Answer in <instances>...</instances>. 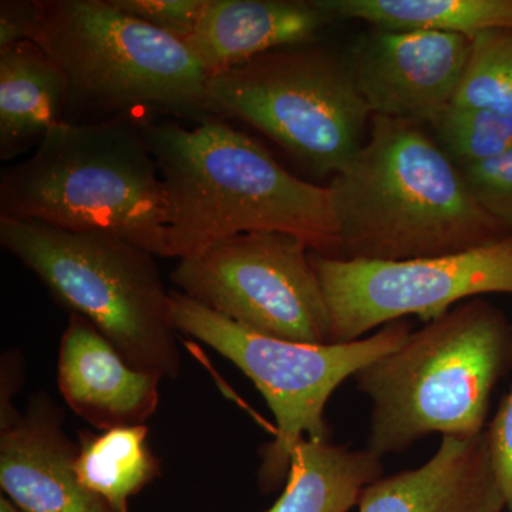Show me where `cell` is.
Segmentation results:
<instances>
[{
    "label": "cell",
    "mask_w": 512,
    "mask_h": 512,
    "mask_svg": "<svg viewBox=\"0 0 512 512\" xmlns=\"http://www.w3.org/2000/svg\"><path fill=\"white\" fill-rule=\"evenodd\" d=\"M168 202L171 258L201 254L248 232H285L332 256L338 228L329 187L288 173L264 146L225 121L140 120Z\"/></svg>",
    "instance_id": "1"
},
{
    "label": "cell",
    "mask_w": 512,
    "mask_h": 512,
    "mask_svg": "<svg viewBox=\"0 0 512 512\" xmlns=\"http://www.w3.org/2000/svg\"><path fill=\"white\" fill-rule=\"evenodd\" d=\"M365 144L333 177L332 256L406 261L458 254L512 234L477 204L421 124L372 116Z\"/></svg>",
    "instance_id": "2"
},
{
    "label": "cell",
    "mask_w": 512,
    "mask_h": 512,
    "mask_svg": "<svg viewBox=\"0 0 512 512\" xmlns=\"http://www.w3.org/2000/svg\"><path fill=\"white\" fill-rule=\"evenodd\" d=\"M0 217L117 235L171 258L167 194L134 117L57 124L3 173Z\"/></svg>",
    "instance_id": "3"
},
{
    "label": "cell",
    "mask_w": 512,
    "mask_h": 512,
    "mask_svg": "<svg viewBox=\"0 0 512 512\" xmlns=\"http://www.w3.org/2000/svg\"><path fill=\"white\" fill-rule=\"evenodd\" d=\"M511 367L507 316L483 299L460 303L353 377L372 404L366 450L383 460L430 434L484 433L495 386Z\"/></svg>",
    "instance_id": "4"
},
{
    "label": "cell",
    "mask_w": 512,
    "mask_h": 512,
    "mask_svg": "<svg viewBox=\"0 0 512 512\" xmlns=\"http://www.w3.org/2000/svg\"><path fill=\"white\" fill-rule=\"evenodd\" d=\"M30 42L62 67L66 117H133L136 111L205 114L207 70L183 40L111 5L110 0H36Z\"/></svg>",
    "instance_id": "5"
},
{
    "label": "cell",
    "mask_w": 512,
    "mask_h": 512,
    "mask_svg": "<svg viewBox=\"0 0 512 512\" xmlns=\"http://www.w3.org/2000/svg\"><path fill=\"white\" fill-rule=\"evenodd\" d=\"M0 244L72 313L83 316L140 372L175 379L178 330L156 258L117 235L0 217Z\"/></svg>",
    "instance_id": "6"
},
{
    "label": "cell",
    "mask_w": 512,
    "mask_h": 512,
    "mask_svg": "<svg viewBox=\"0 0 512 512\" xmlns=\"http://www.w3.org/2000/svg\"><path fill=\"white\" fill-rule=\"evenodd\" d=\"M170 316L178 333L210 346L248 376L274 414L275 439L262 447L258 470L264 493L284 487L303 439L330 440L326 406L340 384L412 335V323L402 319L356 342H288L252 332L180 291L170 292Z\"/></svg>",
    "instance_id": "7"
},
{
    "label": "cell",
    "mask_w": 512,
    "mask_h": 512,
    "mask_svg": "<svg viewBox=\"0 0 512 512\" xmlns=\"http://www.w3.org/2000/svg\"><path fill=\"white\" fill-rule=\"evenodd\" d=\"M204 109L245 121L311 173L333 177L365 144L372 119L348 59L313 43L211 74Z\"/></svg>",
    "instance_id": "8"
},
{
    "label": "cell",
    "mask_w": 512,
    "mask_h": 512,
    "mask_svg": "<svg viewBox=\"0 0 512 512\" xmlns=\"http://www.w3.org/2000/svg\"><path fill=\"white\" fill-rule=\"evenodd\" d=\"M312 249L285 232H248L180 259L171 281L211 311L269 338L332 345Z\"/></svg>",
    "instance_id": "9"
},
{
    "label": "cell",
    "mask_w": 512,
    "mask_h": 512,
    "mask_svg": "<svg viewBox=\"0 0 512 512\" xmlns=\"http://www.w3.org/2000/svg\"><path fill=\"white\" fill-rule=\"evenodd\" d=\"M311 258L328 303L332 343L356 342L409 316L429 323L487 293L512 295V234L433 258L366 261L313 251Z\"/></svg>",
    "instance_id": "10"
},
{
    "label": "cell",
    "mask_w": 512,
    "mask_h": 512,
    "mask_svg": "<svg viewBox=\"0 0 512 512\" xmlns=\"http://www.w3.org/2000/svg\"><path fill=\"white\" fill-rule=\"evenodd\" d=\"M473 40L453 33L373 30L348 59L372 116L431 126L456 99Z\"/></svg>",
    "instance_id": "11"
},
{
    "label": "cell",
    "mask_w": 512,
    "mask_h": 512,
    "mask_svg": "<svg viewBox=\"0 0 512 512\" xmlns=\"http://www.w3.org/2000/svg\"><path fill=\"white\" fill-rule=\"evenodd\" d=\"M63 413L45 392L0 429V485L23 512H114L80 483L77 444L63 429Z\"/></svg>",
    "instance_id": "12"
},
{
    "label": "cell",
    "mask_w": 512,
    "mask_h": 512,
    "mask_svg": "<svg viewBox=\"0 0 512 512\" xmlns=\"http://www.w3.org/2000/svg\"><path fill=\"white\" fill-rule=\"evenodd\" d=\"M57 380L67 406L107 431L146 423L156 413L163 379L128 365L90 320L72 313L60 342Z\"/></svg>",
    "instance_id": "13"
},
{
    "label": "cell",
    "mask_w": 512,
    "mask_h": 512,
    "mask_svg": "<svg viewBox=\"0 0 512 512\" xmlns=\"http://www.w3.org/2000/svg\"><path fill=\"white\" fill-rule=\"evenodd\" d=\"M357 512H503L487 437H443L423 466L379 478L363 491Z\"/></svg>",
    "instance_id": "14"
},
{
    "label": "cell",
    "mask_w": 512,
    "mask_h": 512,
    "mask_svg": "<svg viewBox=\"0 0 512 512\" xmlns=\"http://www.w3.org/2000/svg\"><path fill=\"white\" fill-rule=\"evenodd\" d=\"M329 22L315 0H208L184 43L211 76L271 50L313 43Z\"/></svg>",
    "instance_id": "15"
},
{
    "label": "cell",
    "mask_w": 512,
    "mask_h": 512,
    "mask_svg": "<svg viewBox=\"0 0 512 512\" xmlns=\"http://www.w3.org/2000/svg\"><path fill=\"white\" fill-rule=\"evenodd\" d=\"M69 82L35 42L0 50V158L12 160L42 143L64 121Z\"/></svg>",
    "instance_id": "16"
},
{
    "label": "cell",
    "mask_w": 512,
    "mask_h": 512,
    "mask_svg": "<svg viewBox=\"0 0 512 512\" xmlns=\"http://www.w3.org/2000/svg\"><path fill=\"white\" fill-rule=\"evenodd\" d=\"M383 476L382 458L366 448L303 439L293 451L281 497L266 512H349Z\"/></svg>",
    "instance_id": "17"
},
{
    "label": "cell",
    "mask_w": 512,
    "mask_h": 512,
    "mask_svg": "<svg viewBox=\"0 0 512 512\" xmlns=\"http://www.w3.org/2000/svg\"><path fill=\"white\" fill-rule=\"evenodd\" d=\"M330 20H362L386 32L453 33L474 40L512 30V0H315Z\"/></svg>",
    "instance_id": "18"
},
{
    "label": "cell",
    "mask_w": 512,
    "mask_h": 512,
    "mask_svg": "<svg viewBox=\"0 0 512 512\" xmlns=\"http://www.w3.org/2000/svg\"><path fill=\"white\" fill-rule=\"evenodd\" d=\"M74 470L80 483L114 512H128L131 497L161 473L148 444L146 424L117 427L100 434H79Z\"/></svg>",
    "instance_id": "19"
},
{
    "label": "cell",
    "mask_w": 512,
    "mask_h": 512,
    "mask_svg": "<svg viewBox=\"0 0 512 512\" xmlns=\"http://www.w3.org/2000/svg\"><path fill=\"white\" fill-rule=\"evenodd\" d=\"M451 106L512 116V30H490L473 40Z\"/></svg>",
    "instance_id": "20"
},
{
    "label": "cell",
    "mask_w": 512,
    "mask_h": 512,
    "mask_svg": "<svg viewBox=\"0 0 512 512\" xmlns=\"http://www.w3.org/2000/svg\"><path fill=\"white\" fill-rule=\"evenodd\" d=\"M430 127L431 136L457 167L512 150V116L508 114L450 106Z\"/></svg>",
    "instance_id": "21"
},
{
    "label": "cell",
    "mask_w": 512,
    "mask_h": 512,
    "mask_svg": "<svg viewBox=\"0 0 512 512\" xmlns=\"http://www.w3.org/2000/svg\"><path fill=\"white\" fill-rule=\"evenodd\" d=\"M458 168L477 204L512 232V150Z\"/></svg>",
    "instance_id": "22"
},
{
    "label": "cell",
    "mask_w": 512,
    "mask_h": 512,
    "mask_svg": "<svg viewBox=\"0 0 512 512\" xmlns=\"http://www.w3.org/2000/svg\"><path fill=\"white\" fill-rule=\"evenodd\" d=\"M111 5L167 35L188 39L197 29L208 0H110Z\"/></svg>",
    "instance_id": "23"
},
{
    "label": "cell",
    "mask_w": 512,
    "mask_h": 512,
    "mask_svg": "<svg viewBox=\"0 0 512 512\" xmlns=\"http://www.w3.org/2000/svg\"><path fill=\"white\" fill-rule=\"evenodd\" d=\"M485 437L505 510L512 512V389L498 407L493 421L485 427Z\"/></svg>",
    "instance_id": "24"
},
{
    "label": "cell",
    "mask_w": 512,
    "mask_h": 512,
    "mask_svg": "<svg viewBox=\"0 0 512 512\" xmlns=\"http://www.w3.org/2000/svg\"><path fill=\"white\" fill-rule=\"evenodd\" d=\"M35 2L2 0L0 2V50L30 40L35 30Z\"/></svg>",
    "instance_id": "25"
},
{
    "label": "cell",
    "mask_w": 512,
    "mask_h": 512,
    "mask_svg": "<svg viewBox=\"0 0 512 512\" xmlns=\"http://www.w3.org/2000/svg\"><path fill=\"white\" fill-rule=\"evenodd\" d=\"M22 376V357L16 350H9L2 357L0 367V429L18 419L20 413L13 407V396L22 386Z\"/></svg>",
    "instance_id": "26"
},
{
    "label": "cell",
    "mask_w": 512,
    "mask_h": 512,
    "mask_svg": "<svg viewBox=\"0 0 512 512\" xmlns=\"http://www.w3.org/2000/svg\"><path fill=\"white\" fill-rule=\"evenodd\" d=\"M0 512H23L20 510L18 505L13 503L10 498L6 497V495H2L0 498Z\"/></svg>",
    "instance_id": "27"
}]
</instances>
